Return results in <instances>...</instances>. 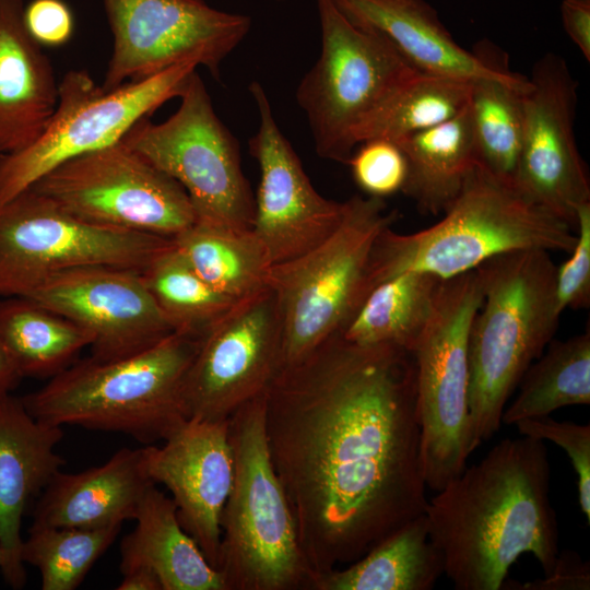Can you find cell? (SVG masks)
I'll list each match as a JSON object with an SVG mask.
<instances>
[{"instance_id":"obj_1","label":"cell","mask_w":590,"mask_h":590,"mask_svg":"<svg viewBox=\"0 0 590 590\" xmlns=\"http://www.w3.org/2000/svg\"><path fill=\"white\" fill-rule=\"evenodd\" d=\"M266 435L304 556L351 564L424 515L411 352L330 337L266 392Z\"/></svg>"},{"instance_id":"obj_2","label":"cell","mask_w":590,"mask_h":590,"mask_svg":"<svg viewBox=\"0 0 590 590\" xmlns=\"http://www.w3.org/2000/svg\"><path fill=\"white\" fill-rule=\"evenodd\" d=\"M550 481L545 441L521 435L497 442L427 502L428 536L455 589H502L526 553L552 573L559 548Z\"/></svg>"},{"instance_id":"obj_3","label":"cell","mask_w":590,"mask_h":590,"mask_svg":"<svg viewBox=\"0 0 590 590\" xmlns=\"http://www.w3.org/2000/svg\"><path fill=\"white\" fill-rule=\"evenodd\" d=\"M432 226L377 237L367 272V292L404 271L448 280L508 252L528 249L570 252L575 227L527 198L479 162L459 193ZM366 292V294H367Z\"/></svg>"},{"instance_id":"obj_4","label":"cell","mask_w":590,"mask_h":590,"mask_svg":"<svg viewBox=\"0 0 590 590\" xmlns=\"http://www.w3.org/2000/svg\"><path fill=\"white\" fill-rule=\"evenodd\" d=\"M476 270L483 300L468 339L471 453L499 430L509 398L553 340L560 317L548 251L499 255Z\"/></svg>"},{"instance_id":"obj_5","label":"cell","mask_w":590,"mask_h":590,"mask_svg":"<svg viewBox=\"0 0 590 590\" xmlns=\"http://www.w3.org/2000/svg\"><path fill=\"white\" fill-rule=\"evenodd\" d=\"M201 338L174 332L134 354L74 361L21 398L36 420L119 432L150 445L187 417L185 385Z\"/></svg>"},{"instance_id":"obj_6","label":"cell","mask_w":590,"mask_h":590,"mask_svg":"<svg viewBox=\"0 0 590 590\" xmlns=\"http://www.w3.org/2000/svg\"><path fill=\"white\" fill-rule=\"evenodd\" d=\"M266 393L228 418L234 477L221 515L217 570L225 590H312L316 574L272 464Z\"/></svg>"},{"instance_id":"obj_7","label":"cell","mask_w":590,"mask_h":590,"mask_svg":"<svg viewBox=\"0 0 590 590\" xmlns=\"http://www.w3.org/2000/svg\"><path fill=\"white\" fill-rule=\"evenodd\" d=\"M335 229L306 253L271 267L282 324L283 368L305 358L335 334L367 292L377 237L399 213L382 198L353 196L343 202Z\"/></svg>"},{"instance_id":"obj_8","label":"cell","mask_w":590,"mask_h":590,"mask_svg":"<svg viewBox=\"0 0 590 590\" xmlns=\"http://www.w3.org/2000/svg\"><path fill=\"white\" fill-rule=\"evenodd\" d=\"M321 50L296 90L317 154L347 163L355 134L418 73L380 34L351 22L331 0H317Z\"/></svg>"},{"instance_id":"obj_9","label":"cell","mask_w":590,"mask_h":590,"mask_svg":"<svg viewBox=\"0 0 590 590\" xmlns=\"http://www.w3.org/2000/svg\"><path fill=\"white\" fill-rule=\"evenodd\" d=\"M482 300L476 269L442 280L432 316L411 352L423 477L435 492L465 469L471 455L468 339Z\"/></svg>"},{"instance_id":"obj_10","label":"cell","mask_w":590,"mask_h":590,"mask_svg":"<svg viewBox=\"0 0 590 590\" xmlns=\"http://www.w3.org/2000/svg\"><path fill=\"white\" fill-rule=\"evenodd\" d=\"M179 98L178 109L165 121L144 118L122 140L185 189L196 223L251 229L255 197L243 173L238 143L214 111L197 71Z\"/></svg>"},{"instance_id":"obj_11","label":"cell","mask_w":590,"mask_h":590,"mask_svg":"<svg viewBox=\"0 0 590 590\" xmlns=\"http://www.w3.org/2000/svg\"><path fill=\"white\" fill-rule=\"evenodd\" d=\"M199 64L185 61L105 90L85 70H70L46 129L28 148L0 156V205L64 162L120 141L140 120L179 97Z\"/></svg>"},{"instance_id":"obj_12","label":"cell","mask_w":590,"mask_h":590,"mask_svg":"<svg viewBox=\"0 0 590 590\" xmlns=\"http://www.w3.org/2000/svg\"><path fill=\"white\" fill-rule=\"evenodd\" d=\"M173 244L79 219L28 188L0 205V296H27L50 276L80 267L143 271Z\"/></svg>"},{"instance_id":"obj_13","label":"cell","mask_w":590,"mask_h":590,"mask_svg":"<svg viewBox=\"0 0 590 590\" xmlns=\"http://www.w3.org/2000/svg\"><path fill=\"white\" fill-rule=\"evenodd\" d=\"M30 188L107 227L174 239L196 223L185 189L122 139L64 162Z\"/></svg>"},{"instance_id":"obj_14","label":"cell","mask_w":590,"mask_h":590,"mask_svg":"<svg viewBox=\"0 0 590 590\" xmlns=\"http://www.w3.org/2000/svg\"><path fill=\"white\" fill-rule=\"evenodd\" d=\"M114 48L102 87L144 80L185 61L214 78L248 34L251 20L203 0H103Z\"/></svg>"},{"instance_id":"obj_15","label":"cell","mask_w":590,"mask_h":590,"mask_svg":"<svg viewBox=\"0 0 590 590\" xmlns=\"http://www.w3.org/2000/svg\"><path fill=\"white\" fill-rule=\"evenodd\" d=\"M283 368L282 324L268 287L236 303L201 338L185 385L188 418L228 420Z\"/></svg>"},{"instance_id":"obj_16","label":"cell","mask_w":590,"mask_h":590,"mask_svg":"<svg viewBox=\"0 0 590 590\" xmlns=\"http://www.w3.org/2000/svg\"><path fill=\"white\" fill-rule=\"evenodd\" d=\"M522 95L523 133L516 187L575 227L590 202V180L575 138L578 82L566 60L548 52L535 61Z\"/></svg>"},{"instance_id":"obj_17","label":"cell","mask_w":590,"mask_h":590,"mask_svg":"<svg viewBox=\"0 0 590 590\" xmlns=\"http://www.w3.org/2000/svg\"><path fill=\"white\" fill-rule=\"evenodd\" d=\"M249 91L259 114V127L249 140V151L260 170L251 229L274 266L323 241L340 223L344 204L315 189L275 122L262 85L251 82Z\"/></svg>"},{"instance_id":"obj_18","label":"cell","mask_w":590,"mask_h":590,"mask_svg":"<svg viewBox=\"0 0 590 590\" xmlns=\"http://www.w3.org/2000/svg\"><path fill=\"white\" fill-rule=\"evenodd\" d=\"M24 297L91 333L92 356L98 359L134 354L176 332L142 271L134 269L87 266L62 271Z\"/></svg>"},{"instance_id":"obj_19","label":"cell","mask_w":590,"mask_h":590,"mask_svg":"<svg viewBox=\"0 0 590 590\" xmlns=\"http://www.w3.org/2000/svg\"><path fill=\"white\" fill-rule=\"evenodd\" d=\"M163 441L145 446L148 474L172 493L181 527L216 569L221 515L234 477L228 420L188 418Z\"/></svg>"},{"instance_id":"obj_20","label":"cell","mask_w":590,"mask_h":590,"mask_svg":"<svg viewBox=\"0 0 590 590\" xmlns=\"http://www.w3.org/2000/svg\"><path fill=\"white\" fill-rule=\"evenodd\" d=\"M354 24L384 36L417 72L473 81L515 79L487 40L460 46L425 0H331Z\"/></svg>"},{"instance_id":"obj_21","label":"cell","mask_w":590,"mask_h":590,"mask_svg":"<svg viewBox=\"0 0 590 590\" xmlns=\"http://www.w3.org/2000/svg\"><path fill=\"white\" fill-rule=\"evenodd\" d=\"M62 436V427L36 420L21 399L0 397L1 574L14 589L26 582L21 557L24 511L64 464L56 450Z\"/></svg>"},{"instance_id":"obj_22","label":"cell","mask_w":590,"mask_h":590,"mask_svg":"<svg viewBox=\"0 0 590 590\" xmlns=\"http://www.w3.org/2000/svg\"><path fill=\"white\" fill-rule=\"evenodd\" d=\"M23 13L22 0H0V156L33 144L58 103L52 64Z\"/></svg>"},{"instance_id":"obj_23","label":"cell","mask_w":590,"mask_h":590,"mask_svg":"<svg viewBox=\"0 0 590 590\" xmlns=\"http://www.w3.org/2000/svg\"><path fill=\"white\" fill-rule=\"evenodd\" d=\"M155 484L146 470L145 446L120 449L104 464L78 473L57 472L44 488L33 526L101 528L135 518Z\"/></svg>"},{"instance_id":"obj_24","label":"cell","mask_w":590,"mask_h":590,"mask_svg":"<svg viewBox=\"0 0 590 590\" xmlns=\"http://www.w3.org/2000/svg\"><path fill=\"white\" fill-rule=\"evenodd\" d=\"M135 528L121 541L120 571L143 567L163 590H225L221 574L184 530L174 500L153 484L145 493Z\"/></svg>"},{"instance_id":"obj_25","label":"cell","mask_w":590,"mask_h":590,"mask_svg":"<svg viewBox=\"0 0 590 590\" xmlns=\"http://www.w3.org/2000/svg\"><path fill=\"white\" fill-rule=\"evenodd\" d=\"M442 574V555L421 515L347 567L317 575L312 590H429Z\"/></svg>"},{"instance_id":"obj_26","label":"cell","mask_w":590,"mask_h":590,"mask_svg":"<svg viewBox=\"0 0 590 590\" xmlns=\"http://www.w3.org/2000/svg\"><path fill=\"white\" fill-rule=\"evenodd\" d=\"M396 143L408 166L402 192L421 212L442 214L477 163L469 105L453 118Z\"/></svg>"},{"instance_id":"obj_27","label":"cell","mask_w":590,"mask_h":590,"mask_svg":"<svg viewBox=\"0 0 590 590\" xmlns=\"http://www.w3.org/2000/svg\"><path fill=\"white\" fill-rule=\"evenodd\" d=\"M442 280L404 271L370 288L333 334L361 345H392L412 352L435 307Z\"/></svg>"},{"instance_id":"obj_28","label":"cell","mask_w":590,"mask_h":590,"mask_svg":"<svg viewBox=\"0 0 590 590\" xmlns=\"http://www.w3.org/2000/svg\"><path fill=\"white\" fill-rule=\"evenodd\" d=\"M0 339L21 376L37 378L59 374L93 342L75 322L23 296L0 299Z\"/></svg>"},{"instance_id":"obj_29","label":"cell","mask_w":590,"mask_h":590,"mask_svg":"<svg viewBox=\"0 0 590 590\" xmlns=\"http://www.w3.org/2000/svg\"><path fill=\"white\" fill-rule=\"evenodd\" d=\"M174 244L205 282L235 302L269 287L272 264L252 229L194 223Z\"/></svg>"},{"instance_id":"obj_30","label":"cell","mask_w":590,"mask_h":590,"mask_svg":"<svg viewBox=\"0 0 590 590\" xmlns=\"http://www.w3.org/2000/svg\"><path fill=\"white\" fill-rule=\"evenodd\" d=\"M515 400L505 408L502 423L550 416L568 405L590 403V332L552 340L524 371Z\"/></svg>"},{"instance_id":"obj_31","label":"cell","mask_w":590,"mask_h":590,"mask_svg":"<svg viewBox=\"0 0 590 590\" xmlns=\"http://www.w3.org/2000/svg\"><path fill=\"white\" fill-rule=\"evenodd\" d=\"M528 76L480 78L471 82V114L477 162L516 186L523 133L522 95Z\"/></svg>"},{"instance_id":"obj_32","label":"cell","mask_w":590,"mask_h":590,"mask_svg":"<svg viewBox=\"0 0 590 590\" xmlns=\"http://www.w3.org/2000/svg\"><path fill=\"white\" fill-rule=\"evenodd\" d=\"M468 80L416 73L355 134V143L371 139L399 141L460 114L470 102Z\"/></svg>"},{"instance_id":"obj_33","label":"cell","mask_w":590,"mask_h":590,"mask_svg":"<svg viewBox=\"0 0 590 590\" xmlns=\"http://www.w3.org/2000/svg\"><path fill=\"white\" fill-rule=\"evenodd\" d=\"M142 276L176 332L202 338L238 303L205 282L175 244L160 253Z\"/></svg>"},{"instance_id":"obj_34","label":"cell","mask_w":590,"mask_h":590,"mask_svg":"<svg viewBox=\"0 0 590 590\" xmlns=\"http://www.w3.org/2000/svg\"><path fill=\"white\" fill-rule=\"evenodd\" d=\"M122 524L101 528L33 526L23 540L21 557L36 567L43 590H74L101 555L111 545Z\"/></svg>"},{"instance_id":"obj_35","label":"cell","mask_w":590,"mask_h":590,"mask_svg":"<svg viewBox=\"0 0 590 590\" xmlns=\"http://www.w3.org/2000/svg\"><path fill=\"white\" fill-rule=\"evenodd\" d=\"M355 184L370 197L385 199L402 191L408 174L406 160L399 145L386 139L361 143L347 161Z\"/></svg>"},{"instance_id":"obj_36","label":"cell","mask_w":590,"mask_h":590,"mask_svg":"<svg viewBox=\"0 0 590 590\" xmlns=\"http://www.w3.org/2000/svg\"><path fill=\"white\" fill-rule=\"evenodd\" d=\"M515 425L520 435L552 441L567 453L577 477L579 506L590 524V425L550 416L524 418Z\"/></svg>"},{"instance_id":"obj_37","label":"cell","mask_w":590,"mask_h":590,"mask_svg":"<svg viewBox=\"0 0 590 590\" xmlns=\"http://www.w3.org/2000/svg\"><path fill=\"white\" fill-rule=\"evenodd\" d=\"M575 232L570 256L556 267L555 303L559 315L566 308H586L590 304V202L577 209Z\"/></svg>"},{"instance_id":"obj_38","label":"cell","mask_w":590,"mask_h":590,"mask_svg":"<svg viewBox=\"0 0 590 590\" xmlns=\"http://www.w3.org/2000/svg\"><path fill=\"white\" fill-rule=\"evenodd\" d=\"M23 19L28 34L40 46H62L74 32L72 11L62 0H33L24 8Z\"/></svg>"},{"instance_id":"obj_39","label":"cell","mask_w":590,"mask_h":590,"mask_svg":"<svg viewBox=\"0 0 590 590\" xmlns=\"http://www.w3.org/2000/svg\"><path fill=\"white\" fill-rule=\"evenodd\" d=\"M502 588L521 590H588L590 588L589 563L581 560L575 552L558 553L551 574L543 579L519 583L505 580Z\"/></svg>"},{"instance_id":"obj_40","label":"cell","mask_w":590,"mask_h":590,"mask_svg":"<svg viewBox=\"0 0 590 590\" xmlns=\"http://www.w3.org/2000/svg\"><path fill=\"white\" fill-rule=\"evenodd\" d=\"M563 26L587 61L590 60V0H563Z\"/></svg>"},{"instance_id":"obj_41","label":"cell","mask_w":590,"mask_h":590,"mask_svg":"<svg viewBox=\"0 0 590 590\" xmlns=\"http://www.w3.org/2000/svg\"><path fill=\"white\" fill-rule=\"evenodd\" d=\"M121 574L122 580L117 587L118 590H163L158 577L148 568H130Z\"/></svg>"},{"instance_id":"obj_42","label":"cell","mask_w":590,"mask_h":590,"mask_svg":"<svg viewBox=\"0 0 590 590\" xmlns=\"http://www.w3.org/2000/svg\"><path fill=\"white\" fill-rule=\"evenodd\" d=\"M21 378L15 363L0 339V397L10 394Z\"/></svg>"},{"instance_id":"obj_43","label":"cell","mask_w":590,"mask_h":590,"mask_svg":"<svg viewBox=\"0 0 590 590\" xmlns=\"http://www.w3.org/2000/svg\"><path fill=\"white\" fill-rule=\"evenodd\" d=\"M0 573H1V551H0Z\"/></svg>"},{"instance_id":"obj_44","label":"cell","mask_w":590,"mask_h":590,"mask_svg":"<svg viewBox=\"0 0 590 590\" xmlns=\"http://www.w3.org/2000/svg\"><path fill=\"white\" fill-rule=\"evenodd\" d=\"M274 1H285V0H274Z\"/></svg>"}]
</instances>
